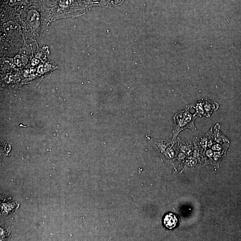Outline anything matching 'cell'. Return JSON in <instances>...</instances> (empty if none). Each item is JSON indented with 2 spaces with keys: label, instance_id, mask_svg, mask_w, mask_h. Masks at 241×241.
<instances>
[{
  "label": "cell",
  "instance_id": "cell-1",
  "mask_svg": "<svg viewBox=\"0 0 241 241\" xmlns=\"http://www.w3.org/2000/svg\"><path fill=\"white\" fill-rule=\"evenodd\" d=\"M189 105L186 106L184 109L178 112L173 117V129L172 130L173 137L172 141L173 143L177 140L179 134L183 130L189 129L192 130H196L194 121L198 117L194 114L192 115L190 112Z\"/></svg>",
  "mask_w": 241,
  "mask_h": 241
},
{
  "label": "cell",
  "instance_id": "cell-2",
  "mask_svg": "<svg viewBox=\"0 0 241 241\" xmlns=\"http://www.w3.org/2000/svg\"><path fill=\"white\" fill-rule=\"evenodd\" d=\"M204 109L205 113V117L207 118L210 117L213 112L218 110L219 107V103L216 102H213L208 100V99H203Z\"/></svg>",
  "mask_w": 241,
  "mask_h": 241
},
{
  "label": "cell",
  "instance_id": "cell-3",
  "mask_svg": "<svg viewBox=\"0 0 241 241\" xmlns=\"http://www.w3.org/2000/svg\"><path fill=\"white\" fill-rule=\"evenodd\" d=\"M178 221V218L177 215L173 213H169L163 218V225L166 228L171 230L177 226Z\"/></svg>",
  "mask_w": 241,
  "mask_h": 241
},
{
  "label": "cell",
  "instance_id": "cell-4",
  "mask_svg": "<svg viewBox=\"0 0 241 241\" xmlns=\"http://www.w3.org/2000/svg\"><path fill=\"white\" fill-rule=\"evenodd\" d=\"M203 102V99L192 103L190 105H189L190 108L194 109H195V112L194 115L198 116V117L201 118L205 116V113H204V109Z\"/></svg>",
  "mask_w": 241,
  "mask_h": 241
},
{
  "label": "cell",
  "instance_id": "cell-5",
  "mask_svg": "<svg viewBox=\"0 0 241 241\" xmlns=\"http://www.w3.org/2000/svg\"><path fill=\"white\" fill-rule=\"evenodd\" d=\"M76 0H60L59 3V6L63 9H67L73 4Z\"/></svg>",
  "mask_w": 241,
  "mask_h": 241
},
{
  "label": "cell",
  "instance_id": "cell-6",
  "mask_svg": "<svg viewBox=\"0 0 241 241\" xmlns=\"http://www.w3.org/2000/svg\"><path fill=\"white\" fill-rule=\"evenodd\" d=\"M22 0H9V4L10 6H13L22 2Z\"/></svg>",
  "mask_w": 241,
  "mask_h": 241
},
{
  "label": "cell",
  "instance_id": "cell-7",
  "mask_svg": "<svg viewBox=\"0 0 241 241\" xmlns=\"http://www.w3.org/2000/svg\"><path fill=\"white\" fill-rule=\"evenodd\" d=\"M2 1L4 3L6 4L8 2L9 0H2Z\"/></svg>",
  "mask_w": 241,
  "mask_h": 241
}]
</instances>
